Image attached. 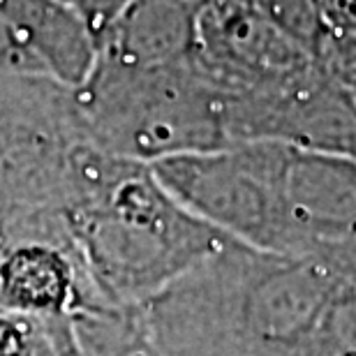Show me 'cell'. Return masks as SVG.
<instances>
[{
  "mask_svg": "<svg viewBox=\"0 0 356 356\" xmlns=\"http://www.w3.org/2000/svg\"><path fill=\"white\" fill-rule=\"evenodd\" d=\"M56 3L65 7L67 12H72L92 33V38L99 42L106 28L137 0H56Z\"/></svg>",
  "mask_w": 356,
  "mask_h": 356,
  "instance_id": "5b68a950",
  "label": "cell"
},
{
  "mask_svg": "<svg viewBox=\"0 0 356 356\" xmlns=\"http://www.w3.org/2000/svg\"><path fill=\"white\" fill-rule=\"evenodd\" d=\"M95 146L76 88L0 72V243L40 241L72 250L67 218Z\"/></svg>",
  "mask_w": 356,
  "mask_h": 356,
  "instance_id": "7a4b0ae2",
  "label": "cell"
},
{
  "mask_svg": "<svg viewBox=\"0 0 356 356\" xmlns=\"http://www.w3.org/2000/svg\"><path fill=\"white\" fill-rule=\"evenodd\" d=\"M70 243L106 305H141L229 243L188 211L151 165L120 158L67 222Z\"/></svg>",
  "mask_w": 356,
  "mask_h": 356,
  "instance_id": "6da1fadb",
  "label": "cell"
},
{
  "mask_svg": "<svg viewBox=\"0 0 356 356\" xmlns=\"http://www.w3.org/2000/svg\"><path fill=\"white\" fill-rule=\"evenodd\" d=\"M0 356H83L74 317L0 305Z\"/></svg>",
  "mask_w": 356,
  "mask_h": 356,
  "instance_id": "277c9868",
  "label": "cell"
},
{
  "mask_svg": "<svg viewBox=\"0 0 356 356\" xmlns=\"http://www.w3.org/2000/svg\"><path fill=\"white\" fill-rule=\"evenodd\" d=\"M0 305L40 315H79L99 305L81 261L40 241L0 243Z\"/></svg>",
  "mask_w": 356,
  "mask_h": 356,
  "instance_id": "3957f363",
  "label": "cell"
}]
</instances>
